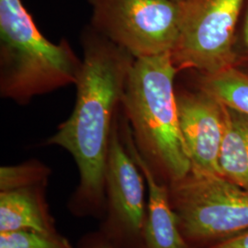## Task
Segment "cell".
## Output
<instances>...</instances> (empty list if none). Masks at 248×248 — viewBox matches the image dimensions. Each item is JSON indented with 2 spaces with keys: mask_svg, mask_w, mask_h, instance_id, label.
I'll list each match as a JSON object with an SVG mask.
<instances>
[{
  "mask_svg": "<svg viewBox=\"0 0 248 248\" xmlns=\"http://www.w3.org/2000/svg\"><path fill=\"white\" fill-rule=\"evenodd\" d=\"M81 45L76 104L46 144L67 151L78 169L79 182L69 198V212L101 221L106 208L105 169L110 136L135 58L90 25L81 34Z\"/></svg>",
  "mask_w": 248,
  "mask_h": 248,
  "instance_id": "1",
  "label": "cell"
},
{
  "mask_svg": "<svg viewBox=\"0 0 248 248\" xmlns=\"http://www.w3.org/2000/svg\"><path fill=\"white\" fill-rule=\"evenodd\" d=\"M177 73L170 53L135 59L121 104L139 154L168 186L191 170L178 123Z\"/></svg>",
  "mask_w": 248,
  "mask_h": 248,
  "instance_id": "2",
  "label": "cell"
},
{
  "mask_svg": "<svg viewBox=\"0 0 248 248\" xmlns=\"http://www.w3.org/2000/svg\"><path fill=\"white\" fill-rule=\"evenodd\" d=\"M82 59L66 40L53 44L21 0H0V95L20 105L76 85Z\"/></svg>",
  "mask_w": 248,
  "mask_h": 248,
  "instance_id": "3",
  "label": "cell"
},
{
  "mask_svg": "<svg viewBox=\"0 0 248 248\" xmlns=\"http://www.w3.org/2000/svg\"><path fill=\"white\" fill-rule=\"evenodd\" d=\"M169 188L179 230L192 248H212L248 232V190L222 175L190 171Z\"/></svg>",
  "mask_w": 248,
  "mask_h": 248,
  "instance_id": "4",
  "label": "cell"
},
{
  "mask_svg": "<svg viewBox=\"0 0 248 248\" xmlns=\"http://www.w3.org/2000/svg\"><path fill=\"white\" fill-rule=\"evenodd\" d=\"M90 26L135 59L171 53L180 32L177 0H88Z\"/></svg>",
  "mask_w": 248,
  "mask_h": 248,
  "instance_id": "5",
  "label": "cell"
},
{
  "mask_svg": "<svg viewBox=\"0 0 248 248\" xmlns=\"http://www.w3.org/2000/svg\"><path fill=\"white\" fill-rule=\"evenodd\" d=\"M180 32L171 52L177 72L212 74L236 65L235 29L245 0H177Z\"/></svg>",
  "mask_w": 248,
  "mask_h": 248,
  "instance_id": "6",
  "label": "cell"
},
{
  "mask_svg": "<svg viewBox=\"0 0 248 248\" xmlns=\"http://www.w3.org/2000/svg\"><path fill=\"white\" fill-rule=\"evenodd\" d=\"M121 109L111 132L105 169L106 208L98 231L115 248H146L147 192L142 172L124 144Z\"/></svg>",
  "mask_w": 248,
  "mask_h": 248,
  "instance_id": "7",
  "label": "cell"
},
{
  "mask_svg": "<svg viewBox=\"0 0 248 248\" xmlns=\"http://www.w3.org/2000/svg\"><path fill=\"white\" fill-rule=\"evenodd\" d=\"M51 170L44 163L27 161L9 168L0 185V232H59L46 198Z\"/></svg>",
  "mask_w": 248,
  "mask_h": 248,
  "instance_id": "8",
  "label": "cell"
},
{
  "mask_svg": "<svg viewBox=\"0 0 248 248\" xmlns=\"http://www.w3.org/2000/svg\"><path fill=\"white\" fill-rule=\"evenodd\" d=\"M178 123L191 172L222 175L219 156L224 131L223 106L201 89L177 92Z\"/></svg>",
  "mask_w": 248,
  "mask_h": 248,
  "instance_id": "9",
  "label": "cell"
},
{
  "mask_svg": "<svg viewBox=\"0 0 248 248\" xmlns=\"http://www.w3.org/2000/svg\"><path fill=\"white\" fill-rule=\"evenodd\" d=\"M120 127L124 144L141 170L147 188L144 242L146 248H193L179 230L177 216L171 205L169 186L159 181L142 159L133 141L126 119L120 116Z\"/></svg>",
  "mask_w": 248,
  "mask_h": 248,
  "instance_id": "10",
  "label": "cell"
},
{
  "mask_svg": "<svg viewBox=\"0 0 248 248\" xmlns=\"http://www.w3.org/2000/svg\"><path fill=\"white\" fill-rule=\"evenodd\" d=\"M223 110L224 131L219 156L221 174L248 190V116L225 106Z\"/></svg>",
  "mask_w": 248,
  "mask_h": 248,
  "instance_id": "11",
  "label": "cell"
},
{
  "mask_svg": "<svg viewBox=\"0 0 248 248\" xmlns=\"http://www.w3.org/2000/svg\"><path fill=\"white\" fill-rule=\"evenodd\" d=\"M198 89L223 106L248 116V74L235 65L212 74H200Z\"/></svg>",
  "mask_w": 248,
  "mask_h": 248,
  "instance_id": "12",
  "label": "cell"
},
{
  "mask_svg": "<svg viewBox=\"0 0 248 248\" xmlns=\"http://www.w3.org/2000/svg\"><path fill=\"white\" fill-rule=\"evenodd\" d=\"M0 248H76L60 232L19 229L0 232Z\"/></svg>",
  "mask_w": 248,
  "mask_h": 248,
  "instance_id": "13",
  "label": "cell"
},
{
  "mask_svg": "<svg viewBox=\"0 0 248 248\" xmlns=\"http://www.w3.org/2000/svg\"><path fill=\"white\" fill-rule=\"evenodd\" d=\"M75 248H115L98 230L89 232L83 234Z\"/></svg>",
  "mask_w": 248,
  "mask_h": 248,
  "instance_id": "14",
  "label": "cell"
},
{
  "mask_svg": "<svg viewBox=\"0 0 248 248\" xmlns=\"http://www.w3.org/2000/svg\"><path fill=\"white\" fill-rule=\"evenodd\" d=\"M210 248H248V232Z\"/></svg>",
  "mask_w": 248,
  "mask_h": 248,
  "instance_id": "15",
  "label": "cell"
},
{
  "mask_svg": "<svg viewBox=\"0 0 248 248\" xmlns=\"http://www.w3.org/2000/svg\"><path fill=\"white\" fill-rule=\"evenodd\" d=\"M243 40H244V45H245L246 52H247L248 54V14H247V18H246V22H245V26H244Z\"/></svg>",
  "mask_w": 248,
  "mask_h": 248,
  "instance_id": "16",
  "label": "cell"
}]
</instances>
